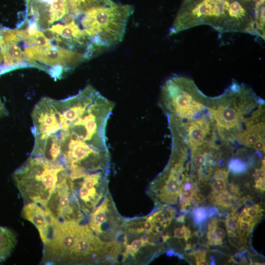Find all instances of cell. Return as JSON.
I'll use <instances>...</instances> for the list:
<instances>
[{
	"label": "cell",
	"mask_w": 265,
	"mask_h": 265,
	"mask_svg": "<svg viewBox=\"0 0 265 265\" xmlns=\"http://www.w3.org/2000/svg\"><path fill=\"white\" fill-rule=\"evenodd\" d=\"M46 208L59 221L79 222L84 218L70 186L67 176L59 181Z\"/></svg>",
	"instance_id": "cell-8"
},
{
	"label": "cell",
	"mask_w": 265,
	"mask_h": 265,
	"mask_svg": "<svg viewBox=\"0 0 265 265\" xmlns=\"http://www.w3.org/2000/svg\"><path fill=\"white\" fill-rule=\"evenodd\" d=\"M196 258V263L197 265H208L205 260V252L203 251H194L193 255Z\"/></svg>",
	"instance_id": "cell-22"
},
{
	"label": "cell",
	"mask_w": 265,
	"mask_h": 265,
	"mask_svg": "<svg viewBox=\"0 0 265 265\" xmlns=\"http://www.w3.org/2000/svg\"><path fill=\"white\" fill-rule=\"evenodd\" d=\"M231 0H184L169 35L201 25H208L220 32L237 31L229 14Z\"/></svg>",
	"instance_id": "cell-6"
},
{
	"label": "cell",
	"mask_w": 265,
	"mask_h": 265,
	"mask_svg": "<svg viewBox=\"0 0 265 265\" xmlns=\"http://www.w3.org/2000/svg\"><path fill=\"white\" fill-rule=\"evenodd\" d=\"M114 208L107 194L91 214L89 221V227L103 242L105 241L107 246L116 241L117 232H119V228L121 226L119 225L120 221Z\"/></svg>",
	"instance_id": "cell-9"
},
{
	"label": "cell",
	"mask_w": 265,
	"mask_h": 265,
	"mask_svg": "<svg viewBox=\"0 0 265 265\" xmlns=\"http://www.w3.org/2000/svg\"><path fill=\"white\" fill-rule=\"evenodd\" d=\"M263 210L258 204L252 205L251 206H246L243 209L241 214H243L253 221L256 223L262 216Z\"/></svg>",
	"instance_id": "cell-17"
},
{
	"label": "cell",
	"mask_w": 265,
	"mask_h": 265,
	"mask_svg": "<svg viewBox=\"0 0 265 265\" xmlns=\"http://www.w3.org/2000/svg\"><path fill=\"white\" fill-rule=\"evenodd\" d=\"M105 243L87 225L55 219L44 243L43 261L53 264H85L104 262Z\"/></svg>",
	"instance_id": "cell-2"
},
{
	"label": "cell",
	"mask_w": 265,
	"mask_h": 265,
	"mask_svg": "<svg viewBox=\"0 0 265 265\" xmlns=\"http://www.w3.org/2000/svg\"><path fill=\"white\" fill-rule=\"evenodd\" d=\"M217 212V210L216 208H211L208 210V216L209 217H212V216L214 215Z\"/></svg>",
	"instance_id": "cell-25"
},
{
	"label": "cell",
	"mask_w": 265,
	"mask_h": 265,
	"mask_svg": "<svg viewBox=\"0 0 265 265\" xmlns=\"http://www.w3.org/2000/svg\"><path fill=\"white\" fill-rule=\"evenodd\" d=\"M238 216L235 212L228 215L225 220V225L227 230H230L236 235L238 234Z\"/></svg>",
	"instance_id": "cell-18"
},
{
	"label": "cell",
	"mask_w": 265,
	"mask_h": 265,
	"mask_svg": "<svg viewBox=\"0 0 265 265\" xmlns=\"http://www.w3.org/2000/svg\"><path fill=\"white\" fill-rule=\"evenodd\" d=\"M255 182L265 181V160H263V164L261 168L255 169Z\"/></svg>",
	"instance_id": "cell-21"
},
{
	"label": "cell",
	"mask_w": 265,
	"mask_h": 265,
	"mask_svg": "<svg viewBox=\"0 0 265 265\" xmlns=\"http://www.w3.org/2000/svg\"><path fill=\"white\" fill-rule=\"evenodd\" d=\"M180 181V189L179 196L182 204V208L185 210L186 207L193 202H199L196 186L187 174H182Z\"/></svg>",
	"instance_id": "cell-11"
},
{
	"label": "cell",
	"mask_w": 265,
	"mask_h": 265,
	"mask_svg": "<svg viewBox=\"0 0 265 265\" xmlns=\"http://www.w3.org/2000/svg\"><path fill=\"white\" fill-rule=\"evenodd\" d=\"M265 140L257 141L253 145V147L258 152H265Z\"/></svg>",
	"instance_id": "cell-23"
},
{
	"label": "cell",
	"mask_w": 265,
	"mask_h": 265,
	"mask_svg": "<svg viewBox=\"0 0 265 265\" xmlns=\"http://www.w3.org/2000/svg\"><path fill=\"white\" fill-rule=\"evenodd\" d=\"M208 101L192 80L176 75L161 87L159 103L167 117L189 120L207 113Z\"/></svg>",
	"instance_id": "cell-5"
},
{
	"label": "cell",
	"mask_w": 265,
	"mask_h": 265,
	"mask_svg": "<svg viewBox=\"0 0 265 265\" xmlns=\"http://www.w3.org/2000/svg\"><path fill=\"white\" fill-rule=\"evenodd\" d=\"M256 223L247 216L241 214L238 216V235L247 236Z\"/></svg>",
	"instance_id": "cell-15"
},
{
	"label": "cell",
	"mask_w": 265,
	"mask_h": 265,
	"mask_svg": "<svg viewBox=\"0 0 265 265\" xmlns=\"http://www.w3.org/2000/svg\"><path fill=\"white\" fill-rule=\"evenodd\" d=\"M185 214H183V215H181L179 216V217H178L176 218V221L178 222L184 223V222H185Z\"/></svg>",
	"instance_id": "cell-27"
},
{
	"label": "cell",
	"mask_w": 265,
	"mask_h": 265,
	"mask_svg": "<svg viewBox=\"0 0 265 265\" xmlns=\"http://www.w3.org/2000/svg\"><path fill=\"white\" fill-rule=\"evenodd\" d=\"M133 10L132 5L112 1L76 14L74 18L86 37L100 52L122 40Z\"/></svg>",
	"instance_id": "cell-3"
},
{
	"label": "cell",
	"mask_w": 265,
	"mask_h": 265,
	"mask_svg": "<svg viewBox=\"0 0 265 265\" xmlns=\"http://www.w3.org/2000/svg\"><path fill=\"white\" fill-rule=\"evenodd\" d=\"M23 48L28 67L43 70L56 79L87 59L82 53L56 45H23Z\"/></svg>",
	"instance_id": "cell-7"
},
{
	"label": "cell",
	"mask_w": 265,
	"mask_h": 265,
	"mask_svg": "<svg viewBox=\"0 0 265 265\" xmlns=\"http://www.w3.org/2000/svg\"></svg>",
	"instance_id": "cell-29"
},
{
	"label": "cell",
	"mask_w": 265,
	"mask_h": 265,
	"mask_svg": "<svg viewBox=\"0 0 265 265\" xmlns=\"http://www.w3.org/2000/svg\"><path fill=\"white\" fill-rule=\"evenodd\" d=\"M194 222L200 224L204 222L208 217V211L203 207L196 208L193 213Z\"/></svg>",
	"instance_id": "cell-19"
},
{
	"label": "cell",
	"mask_w": 265,
	"mask_h": 265,
	"mask_svg": "<svg viewBox=\"0 0 265 265\" xmlns=\"http://www.w3.org/2000/svg\"><path fill=\"white\" fill-rule=\"evenodd\" d=\"M67 174L65 166L44 157L31 156L14 173V179L26 202L46 208L59 181Z\"/></svg>",
	"instance_id": "cell-4"
},
{
	"label": "cell",
	"mask_w": 265,
	"mask_h": 265,
	"mask_svg": "<svg viewBox=\"0 0 265 265\" xmlns=\"http://www.w3.org/2000/svg\"><path fill=\"white\" fill-rule=\"evenodd\" d=\"M2 60H3V56H2V54L1 50L0 49V66H1Z\"/></svg>",
	"instance_id": "cell-28"
},
{
	"label": "cell",
	"mask_w": 265,
	"mask_h": 265,
	"mask_svg": "<svg viewBox=\"0 0 265 265\" xmlns=\"http://www.w3.org/2000/svg\"><path fill=\"white\" fill-rule=\"evenodd\" d=\"M17 243L16 237L8 229L0 226V262L10 255Z\"/></svg>",
	"instance_id": "cell-12"
},
{
	"label": "cell",
	"mask_w": 265,
	"mask_h": 265,
	"mask_svg": "<svg viewBox=\"0 0 265 265\" xmlns=\"http://www.w3.org/2000/svg\"><path fill=\"white\" fill-rule=\"evenodd\" d=\"M6 113V110L0 99V117L2 116L3 115H5Z\"/></svg>",
	"instance_id": "cell-26"
},
{
	"label": "cell",
	"mask_w": 265,
	"mask_h": 265,
	"mask_svg": "<svg viewBox=\"0 0 265 265\" xmlns=\"http://www.w3.org/2000/svg\"><path fill=\"white\" fill-rule=\"evenodd\" d=\"M22 215L35 226L42 241L44 244L46 243L50 236L55 218L46 208L33 202L25 204Z\"/></svg>",
	"instance_id": "cell-10"
},
{
	"label": "cell",
	"mask_w": 265,
	"mask_h": 265,
	"mask_svg": "<svg viewBox=\"0 0 265 265\" xmlns=\"http://www.w3.org/2000/svg\"><path fill=\"white\" fill-rule=\"evenodd\" d=\"M174 237L178 239L184 238L187 241L191 237L189 229L185 225L182 227L176 228L174 231Z\"/></svg>",
	"instance_id": "cell-20"
},
{
	"label": "cell",
	"mask_w": 265,
	"mask_h": 265,
	"mask_svg": "<svg viewBox=\"0 0 265 265\" xmlns=\"http://www.w3.org/2000/svg\"><path fill=\"white\" fill-rule=\"evenodd\" d=\"M264 107L251 88L233 81L222 94L209 98L207 112L216 135L233 142L248 124L265 114Z\"/></svg>",
	"instance_id": "cell-1"
},
{
	"label": "cell",
	"mask_w": 265,
	"mask_h": 265,
	"mask_svg": "<svg viewBox=\"0 0 265 265\" xmlns=\"http://www.w3.org/2000/svg\"><path fill=\"white\" fill-rule=\"evenodd\" d=\"M235 199L236 197L225 189L219 192H212L211 196L212 201L215 205L224 209L231 208Z\"/></svg>",
	"instance_id": "cell-13"
},
{
	"label": "cell",
	"mask_w": 265,
	"mask_h": 265,
	"mask_svg": "<svg viewBox=\"0 0 265 265\" xmlns=\"http://www.w3.org/2000/svg\"><path fill=\"white\" fill-rule=\"evenodd\" d=\"M229 171L233 174L239 175L245 173L248 169L247 164L241 159L235 158L232 159L228 163Z\"/></svg>",
	"instance_id": "cell-16"
},
{
	"label": "cell",
	"mask_w": 265,
	"mask_h": 265,
	"mask_svg": "<svg viewBox=\"0 0 265 265\" xmlns=\"http://www.w3.org/2000/svg\"><path fill=\"white\" fill-rule=\"evenodd\" d=\"M229 187L231 191L230 193L236 197V195L238 194L239 191L238 186L234 184H230Z\"/></svg>",
	"instance_id": "cell-24"
},
{
	"label": "cell",
	"mask_w": 265,
	"mask_h": 265,
	"mask_svg": "<svg viewBox=\"0 0 265 265\" xmlns=\"http://www.w3.org/2000/svg\"><path fill=\"white\" fill-rule=\"evenodd\" d=\"M228 171L225 169H217L214 173L212 184V192H219L225 189L228 179Z\"/></svg>",
	"instance_id": "cell-14"
}]
</instances>
